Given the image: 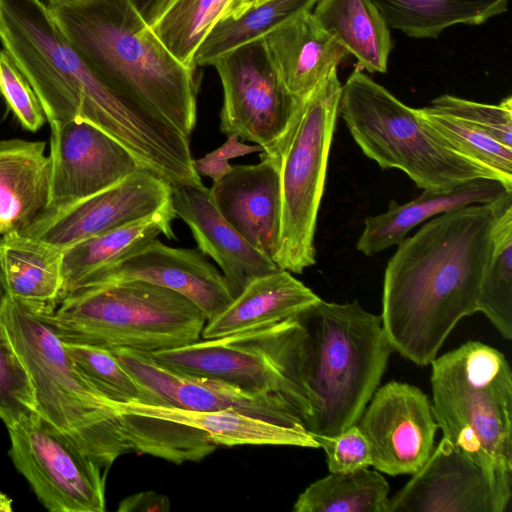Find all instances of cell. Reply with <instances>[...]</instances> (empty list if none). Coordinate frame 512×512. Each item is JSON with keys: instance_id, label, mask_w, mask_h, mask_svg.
<instances>
[{"instance_id": "cell-5", "label": "cell", "mask_w": 512, "mask_h": 512, "mask_svg": "<svg viewBox=\"0 0 512 512\" xmlns=\"http://www.w3.org/2000/svg\"><path fill=\"white\" fill-rule=\"evenodd\" d=\"M38 306L62 342L149 353L199 340L207 322L181 294L142 281L79 286Z\"/></svg>"}, {"instance_id": "cell-32", "label": "cell", "mask_w": 512, "mask_h": 512, "mask_svg": "<svg viewBox=\"0 0 512 512\" xmlns=\"http://www.w3.org/2000/svg\"><path fill=\"white\" fill-rule=\"evenodd\" d=\"M318 0H263L236 16L218 21L198 47L192 67L211 65L223 54L264 35L297 14L312 10Z\"/></svg>"}, {"instance_id": "cell-16", "label": "cell", "mask_w": 512, "mask_h": 512, "mask_svg": "<svg viewBox=\"0 0 512 512\" xmlns=\"http://www.w3.org/2000/svg\"><path fill=\"white\" fill-rule=\"evenodd\" d=\"M49 124L51 183L48 208L97 194L141 169L120 142L88 121Z\"/></svg>"}, {"instance_id": "cell-27", "label": "cell", "mask_w": 512, "mask_h": 512, "mask_svg": "<svg viewBox=\"0 0 512 512\" xmlns=\"http://www.w3.org/2000/svg\"><path fill=\"white\" fill-rule=\"evenodd\" d=\"M175 217L173 208H170L65 249L61 263L60 298L90 274L136 252L160 234L168 239H175L171 227Z\"/></svg>"}, {"instance_id": "cell-42", "label": "cell", "mask_w": 512, "mask_h": 512, "mask_svg": "<svg viewBox=\"0 0 512 512\" xmlns=\"http://www.w3.org/2000/svg\"><path fill=\"white\" fill-rule=\"evenodd\" d=\"M170 500L167 496L154 491H144L124 498L118 508L119 512H167Z\"/></svg>"}, {"instance_id": "cell-43", "label": "cell", "mask_w": 512, "mask_h": 512, "mask_svg": "<svg viewBox=\"0 0 512 512\" xmlns=\"http://www.w3.org/2000/svg\"><path fill=\"white\" fill-rule=\"evenodd\" d=\"M142 19L150 26L156 21L169 0H128Z\"/></svg>"}, {"instance_id": "cell-8", "label": "cell", "mask_w": 512, "mask_h": 512, "mask_svg": "<svg viewBox=\"0 0 512 512\" xmlns=\"http://www.w3.org/2000/svg\"><path fill=\"white\" fill-rule=\"evenodd\" d=\"M338 115L363 153L382 169L397 168L423 190L445 191L491 170L457 153L418 113L358 64L342 85Z\"/></svg>"}, {"instance_id": "cell-26", "label": "cell", "mask_w": 512, "mask_h": 512, "mask_svg": "<svg viewBox=\"0 0 512 512\" xmlns=\"http://www.w3.org/2000/svg\"><path fill=\"white\" fill-rule=\"evenodd\" d=\"M312 13L362 69L387 71L392 48L390 28L372 0H318Z\"/></svg>"}, {"instance_id": "cell-28", "label": "cell", "mask_w": 512, "mask_h": 512, "mask_svg": "<svg viewBox=\"0 0 512 512\" xmlns=\"http://www.w3.org/2000/svg\"><path fill=\"white\" fill-rule=\"evenodd\" d=\"M63 251L19 232L0 236V270L12 299L56 304L62 291Z\"/></svg>"}, {"instance_id": "cell-45", "label": "cell", "mask_w": 512, "mask_h": 512, "mask_svg": "<svg viewBox=\"0 0 512 512\" xmlns=\"http://www.w3.org/2000/svg\"><path fill=\"white\" fill-rule=\"evenodd\" d=\"M12 500L0 491V512H11Z\"/></svg>"}, {"instance_id": "cell-19", "label": "cell", "mask_w": 512, "mask_h": 512, "mask_svg": "<svg viewBox=\"0 0 512 512\" xmlns=\"http://www.w3.org/2000/svg\"><path fill=\"white\" fill-rule=\"evenodd\" d=\"M210 192L225 220L273 260L281 235L280 157L262 151L258 163L232 166Z\"/></svg>"}, {"instance_id": "cell-22", "label": "cell", "mask_w": 512, "mask_h": 512, "mask_svg": "<svg viewBox=\"0 0 512 512\" xmlns=\"http://www.w3.org/2000/svg\"><path fill=\"white\" fill-rule=\"evenodd\" d=\"M507 192L512 190L497 179L476 178L450 190H423L418 197L404 204L391 201L386 212L366 218L357 249L366 256L375 255L400 244L411 229L435 215L473 204L490 203Z\"/></svg>"}, {"instance_id": "cell-7", "label": "cell", "mask_w": 512, "mask_h": 512, "mask_svg": "<svg viewBox=\"0 0 512 512\" xmlns=\"http://www.w3.org/2000/svg\"><path fill=\"white\" fill-rule=\"evenodd\" d=\"M430 364L432 412L443 438L491 473L512 476V372L505 355L468 341Z\"/></svg>"}, {"instance_id": "cell-33", "label": "cell", "mask_w": 512, "mask_h": 512, "mask_svg": "<svg viewBox=\"0 0 512 512\" xmlns=\"http://www.w3.org/2000/svg\"><path fill=\"white\" fill-rule=\"evenodd\" d=\"M119 412L133 452L181 464L200 461L217 447L208 434L193 427L157 417Z\"/></svg>"}, {"instance_id": "cell-29", "label": "cell", "mask_w": 512, "mask_h": 512, "mask_svg": "<svg viewBox=\"0 0 512 512\" xmlns=\"http://www.w3.org/2000/svg\"><path fill=\"white\" fill-rule=\"evenodd\" d=\"M387 26L414 38H434L457 25H480L507 11L509 0H372Z\"/></svg>"}, {"instance_id": "cell-47", "label": "cell", "mask_w": 512, "mask_h": 512, "mask_svg": "<svg viewBox=\"0 0 512 512\" xmlns=\"http://www.w3.org/2000/svg\"><path fill=\"white\" fill-rule=\"evenodd\" d=\"M247 1H248L249 5L252 6V5H255L263 0H247Z\"/></svg>"}, {"instance_id": "cell-35", "label": "cell", "mask_w": 512, "mask_h": 512, "mask_svg": "<svg viewBox=\"0 0 512 512\" xmlns=\"http://www.w3.org/2000/svg\"><path fill=\"white\" fill-rule=\"evenodd\" d=\"M417 111L457 153L491 170L512 190V147L432 106Z\"/></svg>"}, {"instance_id": "cell-6", "label": "cell", "mask_w": 512, "mask_h": 512, "mask_svg": "<svg viewBox=\"0 0 512 512\" xmlns=\"http://www.w3.org/2000/svg\"><path fill=\"white\" fill-rule=\"evenodd\" d=\"M0 319L30 373L37 412L106 472L133 452L116 405L77 369L38 304L10 298Z\"/></svg>"}, {"instance_id": "cell-2", "label": "cell", "mask_w": 512, "mask_h": 512, "mask_svg": "<svg viewBox=\"0 0 512 512\" xmlns=\"http://www.w3.org/2000/svg\"><path fill=\"white\" fill-rule=\"evenodd\" d=\"M0 43L36 93L46 120H84L120 142L141 168L168 180L190 155V139L100 80L42 0H0Z\"/></svg>"}, {"instance_id": "cell-1", "label": "cell", "mask_w": 512, "mask_h": 512, "mask_svg": "<svg viewBox=\"0 0 512 512\" xmlns=\"http://www.w3.org/2000/svg\"><path fill=\"white\" fill-rule=\"evenodd\" d=\"M509 203L512 192L443 213L398 244L385 270L380 315L393 350L428 365L456 324L477 312L493 226Z\"/></svg>"}, {"instance_id": "cell-25", "label": "cell", "mask_w": 512, "mask_h": 512, "mask_svg": "<svg viewBox=\"0 0 512 512\" xmlns=\"http://www.w3.org/2000/svg\"><path fill=\"white\" fill-rule=\"evenodd\" d=\"M122 412L157 417L198 429L218 445H288L319 448L303 425H283L244 413L197 411L142 403L115 404Z\"/></svg>"}, {"instance_id": "cell-10", "label": "cell", "mask_w": 512, "mask_h": 512, "mask_svg": "<svg viewBox=\"0 0 512 512\" xmlns=\"http://www.w3.org/2000/svg\"><path fill=\"white\" fill-rule=\"evenodd\" d=\"M290 350L288 318L150 354L175 373L218 380L250 393L277 395L290 406Z\"/></svg>"}, {"instance_id": "cell-40", "label": "cell", "mask_w": 512, "mask_h": 512, "mask_svg": "<svg viewBox=\"0 0 512 512\" xmlns=\"http://www.w3.org/2000/svg\"><path fill=\"white\" fill-rule=\"evenodd\" d=\"M326 453L329 472H352L372 466L369 443L357 424L335 436H313Z\"/></svg>"}, {"instance_id": "cell-39", "label": "cell", "mask_w": 512, "mask_h": 512, "mask_svg": "<svg viewBox=\"0 0 512 512\" xmlns=\"http://www.w3.org/2000/svg\"><path fill=\"white\" fill-rule=\"evenodd\" d=\"M0 94L20 124L35 132L46 121L40 101L9 54L0 49Z\"/></svg>"}, {"instance_id": "cell-36", "label": "cell", "mask_w": 512, "mask_h": 512, "mask_svg": "<svg viewBox=\"0 0 512 512\" xmlns=\"http://www.w3.org/2000/svg\"><path fill=\"white\" fill-rule=\"evenodd\" d=\"M62 346L89 383L114 404L150 403L147 392L109 348L71 342Z\"/></svg>"}, {"instance_id": "cell-30", "label": "cell", "mask_w": 512, "mask_h": 512, "mask_svg": "<svg viewBox=\"0 0 512 512\" xmlns=\"http://www.w3.org/2000/svg\"><path fill=\"white\" fill-rule=\"evenodd\" d=\"M249 7L247 0H169L151 28L181 63L193 68L194 54L214 25Z\"/></svg>"}, {"instance_id": "cell-24", "label": "cell", "mask_w": 512, "mask_h": 512, "mask_svg": "<svg viewBox=\"0 0 512 512\" xmlns=\"http://www.w3.org/2000/svg\"><path fill=\"white\" fill-rule=\"evenodd\" d=\"M320 299L291 272L279 268L248 283L222 312L206 322L201 337L221 338L277 323Z\"/></svg>"}, {"instance_id": "cell-18", "label": "cell", "mask_w": 512, "mask_h": 512, "mask_svg": "<svg viewBox=\"0 0 512 512\" xmlns=\"http://www.w3.org/2000/svg\"><path fill=\"white\" fill-rule=\"evenodd\" d=\"M130 281L150 283L181 294L202 311L207 321L222 312L234 298L223 274L198 248L170 247L158 238L90 274L73 289Z\"/></svg>"}, {"instance_id": "cell-34", "label": "cell", "mask_w": 512, "mask_h": 512, "mask_svg": "<svg viewBox=\"0 0 512 512\" xmlns=\"http://www.w3.org/2000/svg\"><path fill=\"white\" fill-rule=\"evenodd\" d=\"M507 340L512 338V203L498 214L492 249L480 282L477 312Z\"/></svg>"}, {"instance_id": "cell-41", "label": "cell", "mask_w": 512, "mask_h": 512, "mask_svg": "<svg viewBox=\"0 0 512 512\" xmlns=\"http://www.w3.org/2000/svg\"><path fill=\"white\" fill-rule=\"evenodd\" d=\"M262 151L260 145H247L241 143L237 135H229L220 147L202 158L193 159V168L200 177H210L217 182L231 170L230 159Z\"/></svg>"}, {"instance_id": "cell-4", "label": "cell", "mask_w": 512, "mask_h": 512, "mask_svg": "<svg viewBox=\"0 0 512 512\" xmlns=\"http://www.w3.org/2000/svg\"><path fill=\"white\" fill-rule=\"evenodd\" d=\"M48 8L100 80L190 138L197 118L195 69L165 47L128 0H81Z\"/></svg>"}, {"instance_id": "cell-38", "label": "cell", "mask_w": 512, "mask_h": 512, "mask_svg": "<svg viewBox=\"0 0 512 512\" xmlns=\"http://www.w3.org/2000/svg\"><path fill=\"white\" fill-rule=\"evenodd\" d=\"M436 110L472 125L502 144L512 147V97L500 103L484 104L452 95H442L431 102Z\"/></svg>"}, {"instance_id": "cell-37", "label": "cell", "mask_w": 512, "mask_h": 512, "mask_svg": "<svg viewBox=\"0 0 512 512\" xmlns=\"http://www.w3.org/2000/svg\"><path fill=\"white\" fill-rule=\"evenodd\" d=\"M36 412L30 373L0 319V419L8 428Z\"/></svg>"}, {"instance_id": "cell-15", "label": "cell", "mask_w": 512, "mask_h": 512, "mask_svg": "<svg viewBox=\"0 0 512 512\" xmlns=\"http://www.w3.org/2000/svg\"><path fill=\"white\" fill-rule=\"evenodd\" d=\"M357 426L366 437L372 466L388 475H413L434 448L438 425L428 396L418 387L390 381L376 389Z\"/></svg>"}, {"instance_id": "cell-3", "label": "cell", "mask_w": 512, "mask_h": 512, "mask_svg": "<svg viewBox=\"0 0 512 512\" xmlns=\"http://www.w3.org/2000/svg\"><path fill=\"white\" fill-rule=\"evenodd\" d=\"M290 406L313 436L357 424L393 350L381 317L322 299L291 317Z\"/></svg>"}, {"instance_id": "cell-23", "label": "cell", "mask_w": 512, "mask_h": 512, "mask_svg": "<svg viewBox=\"0 0 512 512\" xmlns=\"http://www.w3.org/2000/svg\"><path fill=\"white\" fill-rule=\"evenodd\" d=\"M46 143L0 140V235L27 228L50 203Z\"/></svg>"}, {"instance_id": "cell-44", "label": "cell", "mask_w": 512, "mask_h": 512, "mask_svg": "<svg viewBox=\"0 0 512 512\" xmlns=\"http://www.w3.org/2000/svg\"><path fill=\"white\" fill-rule=\"evenodd\" d=\"M10 299L8 290L6 288L1 270H0V316L2 312L4 311L8 301Z\"/></svg>"}, {"instance_id": "cell-46", "label": "cell", "mask_w": 512, "mask_h": 512, "mask_svg": "<svg viewBox=\"0 0 512 512\" xmlns=\"http://www.w3.org/2000/svg\"><path fill=\"white\" fill-rule=\"evenodd\" d=\"M81 0H46V3L48 5H58V4H66V3H73Z\"/></svg>"}, {"instance_id": "cell-14", "label": "cell", "mask_w": 512, "mask_h": 512, "mask_svg": "<svg viewBox=\"0 0 512 512\" xmlns=\"http://www.w3.org/2000/svg\"><path fill=\"white\" fill-rule=\"evenodd\" d=\"M512 476L496 475L442 438L424 465L389 498L386 512H504Z\"/></svg>"}, {"instance_id": "cell-9", "label": "cell", "mask_w": 512, "mask_h": 512, "mask_svg": "<svg viewBox=\"0 0 512 512\" xmlns=\"http://www.w3.org/2000/svg\"><path fill=\"white\" fill-rule=\"evenodd\" d=\"M341 89L334 70L305 99L280 151L281 235L273 261L291 273L301 274L315 264L316 221Z\"/></svg>"}, {"instance_id": "cell-31", "label": "cell", "mask_w": 512, "mask_h": 512, "mask_svg": "<svg viewBox=\"0 0 512 512\" xmlns=\"http://www.w3.org/2000/svg\"><path fill=\"white\" fill-rule=\"evenodd\" d=\"M390 487L384 476L368 468L330 472L297 498L295 512H386Z\"/></svg>"}, {"instance_id": "cell-12", "label": "cell", "mask_w": 512, "mask_h": 512, "mask_svg": "<svg viewBox=\"0 0 512 512\" xmlns=\"http://www.w3.org/2000/svg\"><path fill=\"white\" fill-rule=\"evenodd\" d=\"M9 455L51 512H103L107 472L38 412L8 427Z\"/></svg>"}, {"instance_id": "cell-20", "label": "cell", "mask_w": 512, "mask_h": 512, "mask_svg": "<svg viewBox=\"0 0 512 512\" xmlns=\"http://www.w3.org/2000/svg\"><path fill=\"white\" fill-rule=\"evenodd\" d=\"M171 204L190 228L198 249L220 267L234 297L255 278L279 269L225 220L202 182L171 185Z\"/></svg>"}, {"instance_id": "cell-48", "label": "cell", "mask_w": 512, "mask_h": 512, "mask_svg": "<svg viewBox=\"0 0 512 512\" xmlns=\"http://www.w3.org/2000/svg\"><path fill=\"white\" fill-rule=\"evenodd\" d=\"M1 236V235H0Z\"/></svg>"}, {"instance_id": "cell-17", "label": "cell", "mask_w": 512, "mask_h": 512, "mask_svg": "<svg viewBox=\"0 0 512 512\" xmlns=\"http://www.w3.org/2000/svg\"><path fill=\"white\" fill-rule=\"evenodd\" d=\"M109 349L147 392V405L230 410L283 425H303L280 396L250 393L218 380L175 373L156 362L149 352L124 347Z\"/></svg>"}, {"instance_id": "cell-21", "label": "cell", "mask_w": 512, "mask_h": 512, "mask_svg": "<svg viewBox=\"0 0 512 512\" xmlns=\"http://www.w3.org/2000/svg\"><path fill=\"white\" fill-rule=\"evenodd\" d=\"M289 92L304 101L347 57L348 52L303 11L262 37Z\"/></svg>"}, {"instance_id": "cell-11", "label": "cell", "mask_w": 512, "mask_h": 512, "mask_svg": "<svg viewBox=\"0 0 512 512\" xmlns=\"http://www.w3.org/2000/svg\"><path fill=\"white\" fill-rule=\"evenodd\" d=\"M223 87L220 129L280 157L303 107L285 87L262 38L214 60Z\"/></svg>"}, {"instance_id": "cell-13", "label": "cell", "mask_w": 512, "mask_h": 512, "mask_svg": "<svg viewBox=\"0 0 512 512\" xmlns=\"http://www.w3.org/2000/svg\"><path fill=\"white\" fill-rule=\"evenodd\" d=\"M170 208L171 185L141 168L97 194L47 208L19 233L64 251Z\"/></svg>"}]
</instances>
